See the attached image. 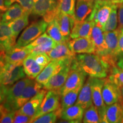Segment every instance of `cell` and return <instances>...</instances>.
I'll return each instance as SVG.
<instances>
[{
	"mask_svg": "<svg viewBox=\"0 0 123 123\" xmlns=\"http://www.w3.org/2000/svg\"><path fill=\"white\" fill-rule=\"evenodd\" d=\"M72 65L79 68L87 75L98 78H107L111 69V66L95 53L76 55Z\"/></svg>",
	"mask_w": 123,
	"mask_h": 123,
	"instance_id": "cell-1",
	"label": "cell"
},
{
	"mask_svg": "<svg viewBox=\"0 0 123 123\" xmlns=\"http://www.w3.org/2000/svg\"><path fill=\"white\" fill-rule=\"evenodd\" d=\"M60 2L61 0H33L31 13L42 17L49 24L56 18L60 12Z\"/></svg>",
	"mask_w": 123,
	"mask_h": 123,
	"instance_id": "cell-2",
	"label": "cell"
},
{
	"mask_svg": "<svg viewBox=\"0 0 123 123\" xmlns=\"http://www.w3.org/2000/svg\"><path fill=\"white\" fill-rule=\"evenodd\" d=\"M48 23L43 19L31 24L22 32L17 41L15 46L25 47L37 38L46 30Z\"/></svg>",
	"mask_w": 123,
	"mask_h": 123,
	"instance_id": "cell-3",
	"label": "cell"
},
{
	"mask_svg": "<svg viewBox=\"0 0 123 123\" xmlns=\"http://www.w3.org/2000/svg\"><path fill=\"white\" fill-rule=\"evenodd\" d=\"M26 77L23 64L17 65L6 62L4 59L2 64L1 84L5 86L13 85L19 80Z\"/></svg>",
	"mask_w": 123,
	"mask_h": 123,
	"instance_id": "cell-4",
	"label": "cell"
},
{
	"mask_svg": "<svg viewBox=\"0 0 123 123\" xmlns=\"http://www.w3.org/2000/svg\"><path fill=\"white\" fill-rule=\"evenodd\" d=\"M105 39L107 46V55L103 61L107 62L111 66V68L117 66V62L119 61L118 55V42H119V29L104 32Z\"/></svg>",
	"mask_w": 123,
	"mask_h": 123,
	"instance_id": "cell-5",
	"label": "cell"
},
{
	"mask_svg": "<svg viewBox=\"0 0 123 123\" xmlns=\"http://www.w3.org/2000/svg\"><path fill=\"white\" fill-rule=\"evenodd\" d=\"M74 58L51 60V61L44 67L42 71L37 76L35 80L43 86L50 78L56 74L62 68L66 66L71 65Z\"/></svg>",
	"mask_w": 123,
	"mask_h": 123,
	"instance_id": "cell-6",
	"label": "cell"
},
{
	"mask_svg": "<svg viewBox=\"0 0 123 123\" xmlns=\"http://www.w3.org/2000/svg\"><path fill=\"white\" fill-rule=\"evenodd\" d=\"M113 5L111 0L95 2L93 10L87 18L94 21L95 24L103 29L110 16Z\"/></svg>",
	"mask_w": 123,
	"mask_h": 123,
	"instance_id": "cell-7",
	"label": "cell"
},
{
	"mask_svg": "<svg viewBox=\"0 0 123 123\" xmlns=\"http://www.w3.org/2000/svg\"><path fill=\"white\" fill-rule=\"evenodd\" d=\"M61 96L58 91L49 90L46 92L37 112L32 117L31 123L42 115L54 111L61 107Z\"/></svg>",
	"mask_w": 123,
	"mask_h": 123,
	"instance_id": "cell-8",
	"label": "cell"
},
{
	"mask_svg": "<svg viewBox=\"0 0 123 123\" xmlns=\"http://www.w3.org/2000/svg\"><path fill=\"white\" fill-rule=\"evenodd\" d=\"M104 81L105 78H93L92 84V102L99 112L101 123H104L107 107L102 95V88Z\"/></svg>",
	"mask_w": 123,
	"mask_h": 123,
	"instance_id": "cell-9",
	"label": "cell"
},
{
	"mask_svg": "<svg viewBox=\"0 0 123 123\" xmlns=\"http://www.w3.org/2000/svg\"><path fill=\"white\" fill-rule=\"evenodd\" d=\"M87 74L78 67L72 65L68 77L64 85L60 89V94L62 95L69 91L82 87L86 80Z\"/></svg>",
	"mask_w": 123,
	"mask_h": 123,
	"instance_id": "cell-10",
	"label": "cell"
},
{
	"mask_svg": "<svg viewBox=\"0 0 123 123\" xmlns=\"http://www.w3.org/2000/svg\"><path fill=\"white\" fill-rule=\"evenodd\" d=\"M31 80V79L29 78H25L17 81L16 83L13 84L11 87H9L5 100L3 103V105L7 110L10 111H14L13 110L14 104L21 95L24 89Z\"/></svg>",
	"mask_w": 123,
	"mask_h": 123,
	"instance_id": "cell-11",
	"label": "cell"
},
{
	"mask_svg": "<svg viewBox=\"0 0 123 123\" xmlns=\"http://www.w3.org/2000/svg\"><path fill=\"white\" fill-rule=\"evenodd\" d=\"M43 87V86L42 84L32 79L24 89L21 95L14 104L13 108L14 111H16L19 110L29 100L37 94Z\"/></svg>",
	"mask_w": 123,
	"mask_h": 123,
	"instance_id": "cell-12",
	"label": "cell"
},
{
	"mask_svg": "<svg viewBox=\"0 0 123 123\" xmlns=\"http://www.w3.org/2000/svg\"><path fill=\"white\" fill-rule=\"evenodd\" d=\"M91 39L95 46V54L103 59L107 55V46L103 29L95 24L92 29Z\"/></svg>",
	"mask_w": 123,
	"mask_h": 123,
	"instance_id": "cell-13",
	"label": "cell"
},
{
	"mask_svg": "<svg viewBox=\"0 0 123 123\" xmlns=\"http://www.w3.org/2000/svg\"><path fill=\"white\" fill-rule=\"evenodd\" d=\"M17 38L14 35L9 23L0 22V53H5L16 44Z\"/></svg>",
	"mask_w": 123,
	"mask_h": 123,
	"instance_id": "cell-14",
	"label": "cell"
},
{
	"mask_svg": "<svg viewBox=\"0 0 123 123\" xmlns=\"http://www.w3.org/2000/svg\"><path fill=\"white\" fill-rule=\"evenodd\" d=\"M68 44L71 50L75 54L95 53V46L91 38L84 37L73 38L68 41Z\"/></svg>",
	"mask_w": 123,
	"mask_h": 123,
	"instance_id": "cell-15",
	"label": "cell"
},
{
	"mask_svg": "<svg viewBox=\"0 0 123 123\" xmlns=\"http://www.w3.org/2000/svg\"><path fill=\"white\" fill-rule=\"evenodd\" d=\"M71 64L66 66L62 68L56 74L53 75L43 86L46 90H54L59 91L64 85L70 73Z\"/></svg>",
	"mask_w": 123,
	"mask_h": 123,
	"instance_id": "cell-16",
	"label": "cell"
},
{
	"mask_svg": "<svg viewBox=\"0 0 123 123\" xmlns=\"http://www.w3.org/2000/svg\"><path fill=\"white\" fill-rule=\"evenodd\" d=\"M46 92V90H41L37 95L33 97L27 101L22 107L17 111L18 113L28 115L29 116L33 117L36 114L38 109L42 103L43 99L44 98Z\"/></svg>",
	"mask_w": 123,
	"mask_h": 123,
	"instance_id": "cell-17",
	"label": "cell"
},
{
	"mask_svg": "<svg viewBox=\"0 0 123 123\" xmlns=\"http://www.w3.org/2000/svg\"><path fill=\"white\" fill-rule=\"evenodd\" d=\"M102 95L107 106L118 102L119 99V86L105 78L102 88Z\"/></svg>",
	"mask_w": 123,
	"mask_h": 123,
	"instance_id": "cell-18",
	"label": "cell"
},
{
	"mask_svg": "<svg viewBox=\"0 0 123 123\" xmlns=\"http://www.w3.org/2000/svg\"><path fill=\"white\" fill-rule=\"evenodd\" d=\"M95 25L94 21L89 19L88 18L81 22L75 21L71 32L70 38L71 39L79 37L90 38L92 29Z\"/></svg>",
	"mask_w": 123,
	"mask_h": 123,
	"instance_id": "cell-19",
	"label": "cell"
},
{
	"mask_svg": "<svg viewBox=\"0 0 123 123\" xmlns=\"http://www.w3.org/2000/svg\"><path fill=\"white\" fill-rule=\"evenodd\" d=\"M29 54L30 50L26 46L19 47L15 45L4 54V59L6 62L9 63L21 65Z\"/></svg>",
	"mask_w": 123,
	"mask_h": 123,
	"instance_id": "cell-20",
	"label": "cell"
},
{
	"mask_svg": "<svg viewBox=\"0 0 123 123\" xmlns=\"http://www.w3.org/2000/svg\"><path fill=\"white\" fill-rule=\"evenodd\" d=\"M84 110L80 106L75 104L62 110L61 118L63 121L61 123H80L83 120Z\"/></svg>",
	"mask_w": 123,
	"mask_h": 123,
	"instance_id": "cell-21",
	"label": "cell"
},
{
	"mask_svg": "<svg viewBox=\"0 0 123 123\" xmlns=\"http://www.w3.org/2000/svg\"><path fill=\"white\" fill-rule=\"evenodd\" d=\"M93 77L90 76L83 85L78 95L76 104L84 110L93 104L92 96V84Z\"/></svg>",
	"mask_w": 123,
	"mask_h": 123,
	"instance_id": "cell-22",
	"label": "cell"
},
{
	"mask_svg": "<svg viewBox=\"0 0 123 123\" xmlns=\"http://www.w3.org/2000/svg\"><path fill=\"white\" fill-rule=\"evenodd\" d=\"M55 19L58 22L62 35L66 39L70 41L71 32L75 21V17L60 12Z\"/></svg>",
	"mask_w": 123,
	"mask_h": 123,
	"instance_id": "cell-23",
	"label": "cell"
},
{
	"mask_svg": "<svg viewBox=\"0 0 123 123\" xmlns=\"http://www.w3.org/2000/svg\"><path fill=\"white\" fill-rule=\"evenodd\" d=\"M93 0H78L75 11V19L76 22L86 20L90 16L94 6Z\"/></svg>",
	"mask_w": 123,
	"mask_h": 123,
	"instance_id": "cell-24",
	"label": "cell"
},
{
	"mask_svg": "<svg viewBox=\"0 0 123 123\" xmlns=\"http://www.w3.org/2000/svg\"><path fill=\"white\" fill-rule=\"evenodd\" d=\"M47 54L51 60L74 58L76 56L69 47L68 42L57 44Z\"/></svg>",
	"mask_w": 123,
	"mask_h": 123,
	"instance_id": "cell-25",
	"label": "cell"
},
{
	"mask_svg": "<svg viewBox=\"0 0 123 123\" xmlns=\"http://www.w3.org/2000/svg\"><path fill=\"white\" fill-rule=\"evenodd\" d=\"M123 116V107L118 101L111 105L107 106L104 123H120Z\"/></svg>",
	"mask_w": 123,
	"mask_h": 123,
	"instance_id": "cell-26",
	"label": "cell"
},
{
	"mask_svg": "<svg viewBox=\"0 0 123 123\" xmlns=\"http://www.w3.org/2000/svg\"><path fill=\"white\" fill-rule=\"evenodd\" d=\"M22 64L26 76L31 79L36 78L44 68L37 63L33 55L30 54L24 60Z\"/></svg>",
	"mask_w": 123,
	"mask_h": 123,
	"instance_id": "cell-27",
	"label": "cell"
},
{
	"mask_svg": "<svg viewBox=\"0 0 123 123\" xmlns=\"http://www.w3.org/2000/svg\"><path fill=\"white\" fill-rule=\"evenodd\" d=\"M26 10L18 3L12 4L2 15L1 21L4 22H10L17 19L24 14Z\"/></svg>",
	"mask_w": 123,
	"mask_h": 123,
	"instance_id": "cell-28",
	"label": "cell"
},
{
	"mask_svg": "<svg viewBox=\"0 0 123 123\" xmlns=\"http://www.w3.org/2000/svg\"><path fill=\"white\" fill-rule=\"evenodd\" d=\"M30 13L26 12L22 16L17 19L9 22L11 30L15 37H17L21 31L25 28L29 24V17Z\"/></svg>",
	"mask_w": 123,
	"mask_h": 123,
	"instance_id": "cell-29",
	"label": "cell"
},
{
	"mask_svg": "<svg viewBox=\"0 0 123 123\" xmlns=\"http://www.w3.org/2000/svg\"><path fill=\"white\" fill-rule=\"evenodd\" d=\"M81 87H79L74 90L69 91L61 96V107L62 110H64L75 104Z\"/></svg>",
	"mask_w": 123,
	"mask_h": 123,
	"instance_id": "cell-30",
	"label": "cell"
},
{
	"mask_svg": "<svg viewBox=\"0 0 123 123\" xmlns=\"http://www.w3.org/2000/svg\"><path fill=\"white\" fill-rule=\"evenodd\" d=\"M46 32L57 44L69 41L62 35L56 19L49 23Z\"/></svg>",
	"mask_w": 123,
	"mask_h": 123,
	"instance_id": "cell-31",
	"label": "cell"
},
{
	"mask_svg": "<svg viewBox=\"0 0 123 123\" xmlns=\"http://www.w3.org/2000/svg\"><path fill=\"white\" fill-rule=\"evenodd\" d=\"M119 5L117 4H114L113 5L110 16L103 28L104 32L111 31L117 29L118 22L117 9L119 8Z\"/></svg>",
	"mask_w": 123,
	"mask_h": 123,
	"instance_id": "cell-32",
	"label": "cell"
},
{
	"mask_svg": "<svg viewBox=\"0 0 123 123\" xmlns=\"http://www.w3.org/2000/svg\"><path fill=\"white\" fill-rule=\"evenodd\" d=\"M82 121L84 123H101L99 112L94 104H92L84 110Z\"/></svg>",
	"mask_w": 123,
	"mask_h": 123,
	"instance_id": "cell-33",
	"label": "cell"
},
{
	"mask_svg": "<svg viewBox=\"0 0 123 123\" xmlns=\"http://www.w3.org/2000/svg\"><path fill=\"white\" fill-rule=\"evenodd\" d=\"M62 108H59L54 111L49 112L41 116L37 119L34 120L33 123H55L58 118H61Z\"/></svg>",
	"mask_w": 123,
	"mask_h": 123,
	"instance_id": "cell-34",
	"label": "cell"
},
{
	"mask_svg": "<svg viewBox=\"0 0 123 123\" xmlns=\"http://www.w3.org/2000/svg\"><path fill=\"white\" fill-rule=\"evenodd\" d=\"M107 78L117 86H123V70L117 66L112 67Z\"/></svg>",
	"mask_w": 123,
	"mask_h": 123,
	"instance_id": "cell-35",
	"label": "cell"
},
{
	"mask_svg": "<svg viewBox=\"0 0 123 123\" xmlns=\"http://www.w3.org/2000/svg\"><path fill=\"white\" fill-rule=\"evenodd\" d=\"M56 44L57 43L54 40L45 43L39 44L30 49V54L31 55H35L40 53H48L54 48Z\"/></svg>",
	"mask_w": 123,
	"mask_h": 123,
	"instance_id": "cell-36",
	"label": "cell"
},
{
	"mask_svg": "<svg viewBox=\"0 0 123 123\" xmlns=\"http://www.w3.org/2000/svg\"><path fill=\"white\" fill-rule=\"evenodd\" d=\"M76 0H61L59 10L62 13L75 17Z\"/></svg>",
	"mask_w": 123,
	"mask_h": 123,
	"instance_id": "cell-37",
	"label": "cell"
},
{
	"mask_svg": "<svg viewBox=\"0 0 123 123\" xmlns=\"http://www.w3.org/2000/svg\"><path fill=\"white\" fill-rule=\"evenodd\" d=\"M14 3L19 4L27 12L31 13L33 7V0H5V4L7 7Z\"/></svg>",
	"mask_w": 123,
	"mask_h": 123,
	"instance_id": "cell-38",
	"label": "cell"
},
{
	"mask_svg": "<svg viewBox=\"0 0 123 123\" xmlns=\"http://www.w3.org/2000/svg\"><path fill=\"white\" fill-rule=\"evenodd\" d=\"M33 55L37 63L44 67L51 61V59L49 57L47 53H40Z\"/></svg>",
	"mask_w": 123,
	"mask_h": 123,
	"instance_id": "cell-39",
	"label": "cell"
},
{
	"mask_svg": "<svg viewBox=\"0 0 123 123\" xmlns=\"http://www.w3.org/2000/svg\"><path fill=\"white\" fill-rule=\"evenodd\" d=\"M32 117L28 115L18 113L16 111L15 114L13 123H31Z\"/></svg>",
	"mask_w": 123,
	"mask_h": 123,
	"instance_id": "cell-40",
	"label": "cell"
},
{
	"mask_svg": "<svg viewBox=\"0 0 123 123\" xmlns=\"http://www.w3.org/2000/svg\"><path fill=\"white\" fill-rule=\"evenodd\" d=\"M119 35L118 42V55L119 59L123 56V27H119Z\"/></svg>",
	"mask_w": 123,
	"mask_h": 123,
	"instance_id": "cell-41",
	"label": "cell"
},
{
	"mask_svg": "<svg viewBox=\"0 0 123 123\" xmlns=\"http://www.w3.org/2000/svg\"><path fill=\"white\" fill-rule=\"evenodd\" d=\"M8 88L9 87L7 86L3 85V84L0 85V105L4 103L5 100Z\"/></svg>",
	"mask_w": 123,
	"mask_h": 123,
	"instance_id": "cell-42",
	"label": "cell"
},
{
	"mask_svg": "<svg viewBox=\"0 0 123 123\" xmlns=\"http://www.w3.org/2000/svg\"><path fill=\"white\" fill-rule=\"evenodd\" d=\"M118 21L119 24V27H123V2L119 5Z\"/></svg>",
	"mask_w": 123,
	"mask_h": 123,
	"instance_id": "cell-43",
	"label": "cell"
},
{
	"mask_svg": "<svg viewBox=\"0 0 123 123\" xmlns=\"http://www.w3.org/2000/svg\"><path fill=\"white\" fill-rule=\"evenodd\" d=\"M119 102L123 107V86H119Z\"/></svg>",
	"mask_w": 123,
	"mask_h": 123,
	"instance_id": "cell-44",
	"label": "cell"
},
{
	"mask_svg": "<svg viewBox=\"0 0 123 123\" xmlns=\"http://www.w3.org/2000/svg\"><path fill=\"white\" fill-rule=\"evenodd\" d=\"M8 7L5 4V0H0V13L5 12Z\"/></svg>",
	"mask_w": 123,
	"mask_h": 123,
	"instance_id": "cell-45",
	"label": "cell"
},
{
	"mask_svg": "<svg viewBox=\"0 0 123 123\" xmlns=\"http://www.w3.org/2000/svg\"><path fill=\"white\" fill-rule=\"evenodd\" d=\"M117 66L121 70H123V56L119 59V61L117 62Z\"/></svg>",
	"mask_w": 123,
	"mask_h": 123,
	"instance_id": "cell-46",
	"label": "cell"
},
{
	"mask_svg": "<svg viewBox=\"0 0 123 123\" xmlns=\"http://www.w3.org/2000/svg\"><path fill=\"white\" fill-rule=\"evenodd\" d=\"M2 63H0V85L2 83V78H1V71H2Z\"/></svg>",
	"mask_w": 123,
	"mask_h": 123,
	"instance_id": "cell-47",
	"label": "cell"
},
{
	"mask_svg": "<svg viewBox=\"0 0 123 123\" xmlns=\"http://www.w3.org/2000/svg\"><path fill=\"white\" fill-rule=\"evenodd\" d=\"M121 0H111V1L113 4H119Z\"/></svg>",
	"mask_w": 123,
	"mask_h": 123,
	"instance_id": "cell-48",
	"label": "cell"
},
{
	"mask_svg": "<svg viewBox=\"0 0 123 123\" xmlns=\"http://www.w3.org/2000/svg\"><path fill=\"white\" fill-rule=\"evenodd\" d=\"M105 1V0H93V1L95 2H98V1Z\"/></svg>",
	"mask_w": 123,
	"mask_h": 123,
	"instance_id": "cell-49",
	"label": "cell"
},
{
	"mask_svg": "<svg viewBox=\"0 0 123 123\" xmlns=\"http://www.w3.org/2000/svg\"><path fill=\"white\" fill-rule=\"evenodd\" d=\"M120 123H123V116L122 119H121V120H120Z\"/></svg>",
	"mask_w": 123,
	"mask_h": 123,
	"instance_id": "cell-50",
	"label": "cell"
},
{
	"mask_svg": "<svg viewBox=\"0 0 123 123\" xmlns=\"http://www.w3.org/2000/svg\"><path fill=\"white\" fill-rule=\"evenodd\" d=\"M123 2V0H121L120 2V3H121V2Z\"/></svg>",
	"mask_w": 123,
	"mask_h": 123,
	"instance_id": "cell-51",
	"label": "cell"
},
{
	"mask_svg": "<svg viewBox=\"0 0 123 123\" xmlns=\"http://www.w3.org/2000/svg\"><path fill=\"white\" fill-rule=\"evenodd\" d=\"M1 14H0V21H1ZM0 22H1V21H0Z\"/></svg>",
	"mask_w": 123,
	"mask_h": 123,
	"instance_id": "cell-52",
	"label": "cell"
}]
</instances>
